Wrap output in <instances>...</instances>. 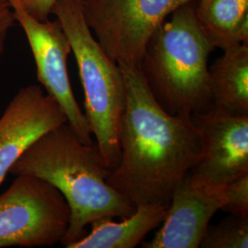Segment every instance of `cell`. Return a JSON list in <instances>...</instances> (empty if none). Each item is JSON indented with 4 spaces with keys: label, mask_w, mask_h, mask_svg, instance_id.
Returning <instances> with one entry per match:
<instances>
[{
    "label": "cell",
    "mask_w": 248,
    "mask_h": 248,
    "mask_svg": "<svg viewBox=\"0 0 248 248\" xmlns=\"http://www.w3.org/2000/svg\"><path fill=\"white\" fill-rule=\"evenodd\" d=\"M121 68L126 89L121 153L107 181L135 206L169 208L175 189L201 159L202 135L191 114H170L160 106L139 68Z\"/></svg>",
    "instance_id": "cell-1"
},
{
    "label": "cell",
    "mask_w": 248,
    "mask_h": 248,
    "mask_svg": "<svg viewBox=\"0 0 248 248\" xmlns=\"http://www.w3.org/2000/svg\"><path fill=\"white\" fill-rule=\"evenodd\" d=\"M110 170L96 142H81L64 123L36 140L9 173L40 177L61 192L70 209L69 226L61 241L67 248L87 235L92 222L134 213L136 206L108 183Z\"/></svg>",
    "instance_id": "cell-2"
},
{
    "label": "cell",
    "mask_w": 248,
    "mask_h": 248,
    "mask_svg": "<svg viewBox=\"0 0 248 248\" xmlns=\"http://www.w3.org/2000/svg\"><path fill=\"white\" fill-rule=\"evenodd\" d=\"M196 2L179 7L157 28L139 66L154 98L170 114L213 106L208 62L215 48L196 18Z\"/></svg>",
    "instance_id": "cell-3"
},
{
    "label": "cell",
    "mask_w": 248,
    "mask_h": 248,
    "mask_svg": "<svg viewBox=\"0 0 248 248\" xmlns=\"http://www.w3.org/2000/svg\"><path fill=\"white\" fill-rule=\"evenodd\" d=\"M82 0H55L52 14L67 35L85 93V115L102 158L110 169L120 158V126L126 101L124 73L88 26Z\"/></svg>",
    "instance_id": "cell-4"
},
{
    "label": "cell",
    "mask_w": 248,
    "mask_h": 248,
    "mask_svg": "<svg viewBox=\"0 0 248 248\" xmlns=\"http://www.w3.org/2000/svg\"><path fill=\"white\" fill-rule=\"evenodd\" d=\"M70 209L61 192L40 177L18 175L0 195V248L61 243Z\"/></svg>",
    "instance_id": "cell-5"
},
{
    "label": "cell",
    "mask_w": 248,
    "mask_h": 248,
    "mask_svg": "<svg viewBox=\"0 0 248 248\" xmlns=\"http://www.w3.org/2000/svg\"><path fill=\"white\" fill-rule=\"evenodd\" d=\"M198 0H82L85 20L108 55L139 68L157 28L179 7Z\"/></svg>",
    "instance_id": "cell-6"
},
{
    "label": "cell",
    "mask_w": 248,
    "mask_h": 248,
    "mask_svg": "<svg viewBox=\"0 0 248 248\" xmlns=\"http://www.w3.org/2000/svg\"><path fill=\"white\" fill-rule=\"evenodd\" d=\"M13 13L25 35L34 58L37 78L45 91L59 104L81 142L93 143L92 133L85 113L73 93L67 70L71 45L62 24L54 20L31 17L18 0H9Z\"/></svg>",
    "instance_id": "cell-7"
},
{
    "label": "cell",
    "mask_w": 248,
    "mask_h": 248,
    "mask_svg": "<svg viewBox=\"0 0 248 248\" xmlns=\"http://www.w3.org/2000/svg\"><path fill=\"white\" fill-rule=\"evenodd\" d=\"M202 135V154L190 173L205 183L224 186L248 174V116L213 106L191 114Z\"/></svg>",
    "instance_id": "cell-8"
},
{
    "label": "cell",
    "mask_w": 248,
    "mask_h": 248,
    "mask_svg": "<svg viewBox=\"0 0 248 248\" xmlns=\"http://www.w3.org/2000/svg\"><path fill=\"white\" fill-rule=\"evenodd\" d=\"M64 123L61 107L42 87L19 89L0 117V185L36 140Z\"/></svg>",
    "instance_id": "cell-9"
},
{
    "label": "cell",
    "mask_w": 248,
    "mask_h": 248,
    "mask_svg": "<svg viewBox=\"0 0 248 248\" xmlns=\"http://www.w3.org/2000/svg\"><path fill=\"white\" fill-rule=\"evenodd\" d=\"M223 186L188 172L175 189L162 226L144 248H198L214 214L224 202Z\"/></svg>",
    "instance_id": "cell-10"
},
{
    "label": "cell",
    "mask_w": 248,
    "mask_h": 248,
    "mask_svg": "<svg viewBox=\"0 0 248 248\" xmlns=\"http://www.w3.org/2000/svg\"><path fill=\"white\" fill-rule=\"evenodd\" d=\"M168 208L159 204L136 206L134 213L117 222L101 219L92 222L85 237L67 248H134L164 222Z\"/></svg>",
    "instance_id": "cell-11"
},
{
    "label": "cell",
    "mask_w": 248,
    "mask_h": 248,
    "mask_svg": "<svg viewBox=\"0 0 248 248\" xmlns=\"http://www.w3.org/2000/svg\"><path fill=\"white\" fill-rule=\"evenodd\" d=\"M213 106L232 115L248 116V45L223 51L209 66Z\"/></svg>",
    "instance_id": "cell-12"
},
{
    "label": "cell",
    "mask_w": 248,
    "mask_h": 248,
    "mask_svg": "<svg viewBox=\"0 0 248 248\" xmlns=\"http://www.w3.org/2000/svg\"><path fill=\"white\" fill-rule=\"evenodd\" d=\"M195 14L214 48L248 45V0H198Z\"/></svg>",
    "instance_id": "cell-13"
},
{
    "label": "cell",
    "mask_w": 248,
    "mask_h": 248,
    "mask_svg": "<svg viewBox=\"0 0 248 248\" xmlns=\"http://www.w3.org/2000/svg\"><path fill=\"white\" fill-rule=\"evenodd\" d=\"M202 248H248V218L229 217L209 225L200 244Z\"/></svg>",
    "instance_id": "cell-14"
},
{
    "label": "cell",
    "mask_w": 248,
    "mask_h": 248,
    "mask_svg": "<svg viewBox=\"0 0 248 248\" xmlns=\"http://www.w3.org/2000/svg\"><path fill=\"white\" fill-rule=\"evenodd\" d=\"M223 199L221 211L248 218V174L224 185Z\"/></svg>",
    "instance_id": "cell-15"
},
{
    "label": "cell",
    "mask_w": 248,
    "mask_h": 248,
    "mask_svg": "<svg viewBox=\"0 0 248 248\" xmlns=\"http://www.w3.org/2000/svg\"><path fill=\"white\" fill-rule=\"evenodd\" d=\"M17 24L9 0H0V56L5 51V45L10 30Z\"/></svg>",
    "instance_id": "cell-16"
},
{
    "label": "cell",
    "mask_w": 248,
    "mask_h": 248,
    "mask_svg": "<svg viewBox=\"0 0 248 248\" xmlns=\"http://www.w3.org/2000/svg\"><path fill=\"white\" fill-rule=\"evenodd\" d=\"M23 9L38 20H46L52 15L55 0H18Z\"/></svg>",
    "instance_id": "cell-17"
}]
</instances>
